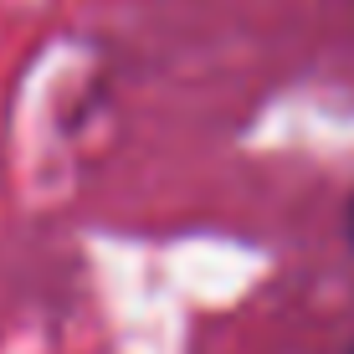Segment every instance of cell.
I'll list each match as a JSON object with an SVG mask.
<instances>
[{"instance_id":"obj_2","label":"cell","mask_w":354,"mask_h":354,"mask_svg":"<svg viewBox=\"0 0 354 354\" xmlns=\"http://www.w3.org/2000/svg\"><path fill=\"white\" fill-rule=\"evenodd\" d=\"M349 354H354V344H349Z\"/></svg>"},{"instance_id":"obj_1","label":"cell","mask_w":354,"mask_h":354,"mask_svg":"<svg viewBox=\"0 0 354 354\" xmlns=\"http://www.w3.org/2000/svg\"><path fill=\"white\" fill-rule=\"evenodd\" d=\"M349 236H354V205H349Z\"/></svg>"}]
</instances>
